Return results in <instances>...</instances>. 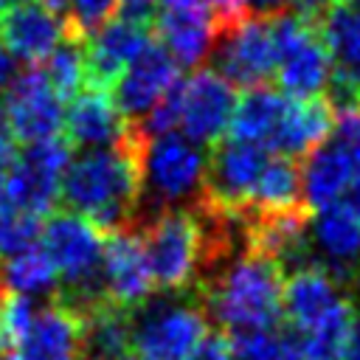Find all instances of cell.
<instances>
[{
    "label": "cell",
    "mask_w": 360,
    "mask_h": 360,
    "mask_svg": "<svg viewBox=\"0 0 360 360\" xmlns=\"http://www.w3.org/2000/svg\"><path fill=\"white\" fill-rule=\"evenodd\" d=\"M84 360H129V312L101 301L82 312Z\"/></svg>",
    "instance_id": "27"
},
{
    "label": "cell",
    "mask_w": 360,
    "mask_h": 360,
    "mask_svg": "<svg viewBox=\"0 0 360 360\" xmlns=\"http://www.w3.org/2000/svg\"><path fill=\"white\" fill-rule=\"evenodd\" d=\"M0 284L6 292L17 295H53L56 292V270L48 259L39 239L6 259H0Z\"/></svg>",
    "instance_id": "29"
},
{
    "label": "cell",
    "mask_w": 360,
    "mask_h": 360,
    "mask_svg": "<svg viewBox=\"0 0 360 360\" xmlns=\"http://www.w3.org/2000/svg\"><path fill=\"white\" fill-rule=\"evenodd\" d=\"M338 205L360 222V174H354V177L349 180V186H346L343 194L338 197Z\"/></svg>",
    "instance_id": "37"
},
{
    "label": "cell",
    "mask_w": 360,
    "mask_h": 360,
    "mask_svg": "<svg viewBox=\"0 0 360 360\" xmlns=\"http://www.w3.org/2000/svg\"><path fill=\"white\" fill-rule=\"evenodd\" d=\"M343 295H349V292L329 276V270L318 259H312L309 264H301V267L284 273L281 321L287 323L290 332L301 335L312 323H318Z\"/></svg>",
    "instance_id": "20"
},
{
    "label": "cell",
    "mask_w": 360,
    "mask_h": 360,
    "mask_svg": "<svg viewBox=\"0 0 360 360\" xmlns=\"http://www.w3.org/2000/svg\"><path fill=\"white\" fill-rule=\"evenodd\" d=\"M312 214L315 217H309V242L318 253L315 259L352 295L354 276L360 267V222L346 214L338 202Z\"/></svg>",
    "instance_id": "19"
},
{
    "label": "cell",
    "mask_w": 360,
    "mask_h": 360,
    "mask_svg": "<svg viewBox=\"0 0 360 360\" xmlns=\"http://www.w3.org/2000/svg\"><path fill=\"white\" fill-rule=\"evenodd\" d=\"M208 332L194 290H158L129 312V360H183Z\"/></svg>",
    "instance_id": "5"
},
{
    "label": "cell",
    "mask_w": 360,
    "mask_h": 360,
    "mask_svg": "<svg viewBox=\"0 0 360 360\" xmlns=\"http://www.w3.org/2000/svg\"><path fill=\"white\" fill-rule=\"evenodd\" d=\"M276 37V84L290 98L323 96L329 84V53L315 22L298 17L290 8L270 14Z\"/></svg>",
    "instance_id": "7"
},
{
    "label": "cell",
    "mask_w": 360,
    "mask_h": 360,
    "mask_svg": "<svg viewBox=\"0 0 360 360\" xmlns=\"http://www.w3.org/2000/svg\"><path fill=\"white\" fill-rule=\"evenodd\" d=\"M65 37H70L65 14L45 0H25L17 6H6L0 14L3 48L25 65L42 62Z\"/></svg>",
    "instance_id": "18"
},
{
    "label": "cell",
    "mask_w": 360,
    "mask_h": 360,
    "mask_svg": "<svg viewBox=\"0 0 360 360\" xmlns=\"http://www.w3.org/2000/svg\"><path fill=\"white\" fill-rule=\"evenodd\" d=\"M183 360H231V335L222 329H211L205 332L188 352Z\"/></svg>",
    "instance_id": "34"
},
{
    "label": "cell",
    "mask_w": 360,
    "mask_h": 360,
    "mask_svg": "<svg viewBox=\"0 0 360 360\" xmlns=\"http://www.w3.org/2000/svg\"><path fill=\"white\" fill-rule=\"evenodd\" d=\"M231 360H301L290 329H250L231 335Z\"/></svg>",
    "instance_id": "30"
},
{
    "label": "cell",
    "mask_w": 360,
    "mask_h": 360,
    "mask_svg": "<svg viewBox=\"0 0 360 360\" xmlns=\"http://www.w3.org/2000/svg\"><path fill=\"white\" fill-rule=\"evenodd\" d=\"M3 169H6V166H3V160H0V183H3Z\"/></svg>",
    "instance_id": "43"
},
{
    "label": "cell",
    "mask_w": 360,
    "mask_h": 360,
    "mask_svg": "<svg viewBox=\"0 0 360 360\" xmlns=\"http://www.w3.org/2000/svg\"><path fill=\"white\" fill-rule=\"evenodd\" d=\"M115 3L118 0H65V20L70 37L84 39L87 34H93L98 25H104L112 17Z\"/></svg>",
    "instance_id": "33"
},
{
    "label": "cell",
    "mask_w": 360,
    "mask_h": 360,
    "mask_svg": "<svg viewBox=\"0 0 360 360\" xmlns=\"http://www.w3.org/2000/svg\"><path fill=\"white\" fill-rule=\"evenodd\" d=\"M352 3H357V6H360V0H352Z\"/></svg>",
    "instance_id": "45"
},
{
    "label": "cell",
    "mask_w": 360,
    "mask_h": 360,
    "mask_svg": "<svg viewBox=\"0 0 360 360\" xmlns=\"http://www.w3.org/2000/svg\"><path fill=\"white\" fill-rule=\"evenodd\" d=\"M281 287L284 270L276 259L253 248H239L191 290L208 321H214L217 329L236 335L281 323Z\"/></svg>",
    "instance_id": "2"
},
{
    "label": "cell",
    "mask_w": 360,
    "mask_h": 360,
    "mask_svg": "<svg viewBox=\"0 0 360 360\" xmlns=\"http://www.w3.org/2000/svg\"><path fill=\"white\" fill-rule=\"evenodd\" d=\"M143 141L146 138L129 121L121 141L70 158L59 188V200H65L68 211L87 217L104 233L132 228L141 202Z\"/></svg>",
    "instance_id": "1"
},
{
    "label": "cell",
    "mask_w": 360,
    "mask_h": 360,
    "mask_svg": "<svg viewBox=\"0 0 360 360\" xmlns=\"http://www.w3.org/2000/svg\"><path fill=\"white\" fill-rule=\"evenodd\" d=\"M0 104L17 143H34L62 132L65 98L51 87L42 68L28 65L22 73H14L0 93Z\"/></svg>",
    "instance_id": "11"
},
{
    "label": "cell",
    "mask_w": 360,
    "mask_h": 360,
    "mask_svg": "<svg viewBox=\"0 0 360 360\" xmlns=\"http://www.w3.org/2000/svg\"><path fill=\"white\" fill-rule=\"evenodd\" d=\"M127 124L129 121L118 112L110 90L87 84L84 90L70 96V104L65 107V118H62V135L68 138L70 146L96 149L121 141Z\"/></svg>",
    "instance_id": "22"
},
{
    "label": "cell",
    "mask_w": 360,
    "mask_h": 360,
    "mask_svg": "<svg viewBox=\"0 0 360 360\" xmlns=\"http://www.w3.org/2000/svg\"><path fill=\"white\" fill-rule=\"evenodd\" d=\"M6 360H84L82 315L59 301L34 304L25 326L3 346Z\"/></svg>",
    "instance_id": "10"
},
{
    "label": "cell",
    "mask_w": 360,
    "mask_h": 360,
    "mask_svg": "<svg viewBox=\"0 0 360 360\" xmlns=\"http://www.w3.org/2000/svg\"><path fill=\"white\" fill-rule=\"evenodd\" d=\"M132 228L141 236L158 290H191L200 281L205 270V239L191 202L149 214Z\"/></svg>",
    "instance_id": "4"
},
{
    "label": "cell",
    "mask_w": 360,
    "mask_h": 360,
    "mask_svg": "<svg viewBox=\"0 0 360 360\" xmlns=\"http://www.w3.org/2000/svg\"><path fill=\"white\" fill-rule=\"evenodd\" d=\"M146 28L129 25L124 20H107L93 34L82 39L84 53V84H96L110 90L112 82L121 76V70L143 51L149 42Z\"/></svg>",
    "instance_id": "21"
},
{
    "label": "cell",
    "mask_w": 360,
    "mask_h": 360,
    "mask_svg": "<svg viewBox=\"0 0 360 360\" xmlns=\"http://www.w3.org/2000/svg\"><path fill=\"white\" fill-rule=\"evenodd\" d=\"M101 284L107 301L132 312L155 292L149 262L135 228H118L104 233L101 248Z\"/></svg>",
    "instance_id": "16"
},
{
    "label": "cell",
    "mask_w": 360,
    "mask_h": 360,
    "mask_svg": "<svg viewBox=\"0 0 360 360\" xmlns=\"http://www.w3.org/2000/svg\"><path fill=\"white\" fill-rule=\"evenodd\" d=\"M357 301L343 295L318 323L298 335V354L301 360H340L357 318Z\"/></svg>",
    "instance_id": "28"
},
{
    "label": "cell",
    "mask_w": 360,
    "mask_h": 360,
    "mask_svg": "<svg viewBox=\"0 0 360 360\" xmlns=\"http://www.w3.org/2000/svg\"><path fill=\"white\" fill-rule=\"evenodd\" d=\"M39 245L56 270L59 301L79 315L107 301L101 284V248L104 231L76 211H56L39 228Z\"/></svg>",
    "instance_id": "3"
},
{
    "label": "cell",
    "mask_w": 360,
    "mask_h": 360,
    "mask_svg": "<svg viewBox=\"0 0 360 360\" xmlns=\"http://www.w3.org/2000/svg\"><path fill=\"white\" fill-rule=\"evenodd\" d=\"M236 104V87L214 68H200L188 79H180L177 129L200 146L217 143L231 124Z\"/></svg>",
    "instance_id": "12"
},
{
    "label": "cell",
    "mask_w": 360,
    "mask_h": 360,
    "mask_svg": "<svg viewBox=\"0 0 360 360\" xmlns=\"http://www.w3.org/2000/svg\"><path fill=\"white\" fill-rule=\"evenodd\" d=\"M177 79H180L177 62L169 56V51L160 42L149 39L143 51L112 82L110 96L127 121H141Z\"/></svg>",
    "instance_id": "17"
},
{
    "label": "cell",
    "mask_w": 360,
    "mask_h": 360,
    "mask_svg": "<svg viewBox=\"0 0 360 360\" xmlns=\"http://www.w3.org/2000/svg\"><path fill=\"white\" fill-rule=\"evenodd\" d=\"M17 73V68H14V56L3 48V42H0V93H3V87L11 82V76Z\"/></svg>",
    "instance_id": "40"
},
{
    "label": "cell",
    "mask_w": 360,
    "mask_h": 360,
    "mask_svg": "<svg viewBox=\"0 0 360 360\" xmlns=\"http://www.w3.org/2000/svg\"><path fill=\"white\" fill-rule=\"evenodd\" d=\"M208 59L233 87L270 84L276 73V37L270 14L245 11L219 25Z\"/></svg>",
    "instance_id": "9"
},
{
    "label": "cell",
    "mask_w": 360,
    "mask_h": 360,
    "mask_svg": "<svg viewBox=\"0 0 360 360\" xmlns=\"http://www.w3.org/2000/svg\"><path fill=\"white\" fill-rule=\"evenodd\" d=\"M0 360H6V354H0Z\"/></svg>",
    "instance_id": "46"
},
{
    "label": "cell",
    "mask_w": 360,
    "mask_h": 360,
    "mask_svg": "<svg viewBox=\"0 0 360 360\" xmlns=\"http://www.w3.org/2000/svg\"><path fill=\"white\" fill-rule=\"evenodd\" d=\"M158 3L160 0H118L112 14H115V20H124L129 25L152 31L155 28V17H158Z\"/></svg>",
    "instance_id": "35"
},
{
    "label": "cell",
    "mask_w": 360,
    "mask_h": 360,
    "mask_svg": "<svg viewBox=\"0 0 360 360\" xmlns=\"http://www.w3.org/2000/svg\"><path fill=\"white\" fill-rule=\"evenodd\" d=\"M205 152L186 135L166 132L143 141L141 149V202L138 219L191 202L202 191Z\"/></svg>",
    "instance_id": "6"
},
{
    "label": "cell",
    "mask_w": 360,
    "mask_h": 360,
    "mask_svg": "<svg viewBox=\"0 0 360 360\" xmlns=\"http://www.w3.org/2000/svg\"><path fill=\"white\" fill-rule=\"evenodd\" d=\"M42 217L11 202L0 188V259L34 245L39 239Z\"/></svg>",
    "instance_id": "32"
},
{
    "label": "cell",
    "mask_w": 360,
    "mask_h": 360,
    "mask_svg": "<svg viewBox=\"0 0 360 360\" xmlns=\"http://www.w3.org/2000/svg\"><path fill=\"white\" fill-rule=\"evenodd\" d=\"M301 163L287 155H270L264 158L256 183L250 188L248 205L242 211L250 214H281L301 208Z\"/></svg>",
    "instance_id": "26"
},
{
    "label": "cell",
    "mask_w": 360,
    "mask_h": 360,
    "mask_svg": "<svg viewBox=\"0 0 360 360\" xmlns=\"http://www.w3.org/2000/svg\"><path fill=\"white\" fill-rule=\"evenodd\" d=\"M208 3H211L214 14H217V22L219 25H225V22H231V20H236L239 14L248 11L245 8V0H208Z\"/></svg>",
    "instance_id": "38"
},
{
    "label": "cell",
    "mask_w": 360,
    "mask_h": 360,
    "mask_svg": "<svg viewBox=\"0 0 360 360\" xmlns=\"http://www.w3.org/2000/svg\"><path fill=\"white\" fill-rule=\"evenodd\" d=\"M42 73L51 82V87L68 101L84 87V53H82V39L79 37H65L45 59H42Z\"/></svg>",
    "instance_id": "31"
},
{
    "label": "cell",
    "mask_w": 360,
    "mask_h": 360,
    "mask_svg": "<svg viewBox=\"0 0 360 360\" xmlns=\"http://www.w3.org/2000/svg\"><path fill=\"white\" fill-rule=\"evenodd\" d=\"M245 8L253 14H276L287 8V0H245Z\"/></svg>",
    "instance_id": "39"
},
{
    "label": "cell",
    "mask_w": 360,
    "mask_h": 360,
    "mask_svg": "<svg viewBox=\"0 0 360 360\" xmlns=\"http://www.w3.org/2000/svg\"><path fill=\"white\" fill-rule=\"evenodd\" d=\"M290 6H292V11L298 14V17H304V20H309V22H318L332 6H338L340 0H287Z\"/></svg>",
    "instance_id": "36"
},
{
    "label": "cell",
    "mask_w": 360,
    "mask_h": 360,
    "mask_svg": "<svg viewBox=\"0 0 360 360\" xmlns=\"http://www.w3.org/2000/svg\"><path fill=\"white\" fill-rule=\"evenodd\" d=\"M264 158L267 152L262 146L222 135L217 143H211V152L205 155V177L200 197L236 217L248 205L250 188Z\"/></svg>",
    "instance_id": "13"
},
{
    "label": "cell",
    "mask_w": 360,
    "mask_h": 360,
    "mask_svg": "<svg viewBox=\"0 0 360 360\" xmlns=\"http://www.w3.org/2000/svg\"><path fill=\"white\" fill-rule=\"evenodd\" d=\"M3 292H6V290H3V284H0V298H3Z\"/></svg>",
    "instance_id": "44"
},
{
    "label": "cell",
    "mask_w": 360,
    "mask_h": 360,
    "mask_svg": "<svg viewBox=\"0 0 360 360\" xmlns=\"http://www.w3.org/2000/svg\"><path fill=\"white\" fill-rule=\"evenodd\" d=\"M340 360H360V318H354V326H352V335H349V343Z\"/></svg>",
    "instance_id": "41"
},
{
    "label": "cell",
    "mask_w": 360,
    "mask_h": 360,
    "mask_svg": "<svg viewBox=\"0 0 360 360\" xmlns=\"http://www.w3.org/2000/svg\"><path fill=\"white\" fill-rule=\"evenodd\" d=\"M73 158V146L65 135H51L34 143H22L3 169V194L20 208L48 217L59 202L62 174Z\"/></svg>",
    "instance_id": "8"
},
{
    "label": "cell",
    "mask_w": 360,
    "mask_h": 360,
    "mask_svg": "<svg viewBox=\"0 0 360 360\" xmlns=\"http://www.w3.org/2000/svg\"><path fill=\"white\" fill-rule=\"evenodd\" d=\"M301 200L309 211H321L326 205H335L349 180L357 174L352 166V158L346 149L326 138L321 146H315L307 158H301Z\"/></svg>",
    "instance_id": "24"
},
{
    "label": "cell",
    "mask_w": 360,
    "mask_h": 360,
    "mask_svg": "<svg viewBox=\"0 0 360 360\" xmlns=\"http://www.w3.org/2000/svg\"><path fill=\"white\" fill-rule=\"evenodd\" d=\"M329 132H332V107L323 96L290 98L267 152L301 160L315 146H321L329 138Z\"/></svg>",
    "instance_id": "23"
},
{
    "label": "cell",
    "mask_w": 360,
    "mask_h": 360,
    "mask_svg": "<svg viewBox=\"0 0 360 360\" xmlns=\"http://www.w3.org/2000/svg\"><path fill=\"white\" fill-rule=\"evenodd\" d=\"M315 25L332 65L323 98L329 107L360 104V6L340 0Z\"/></svg>",
    "instance_id": "14"
},
{
    "label": "cell",
    "mask_w": 360,
    "mask_h": 360,
    "mask_svg": "<svg viewBox=\"0 0 360 360\" xmlns=\"http://www.w3.org/2000/svg\"><path fill=\"white\" fill-rule=\"evenodd\" d=\"M152 31L177 68H197L208 59L219 22L208 0H160Z\"/></svg>",
    "instance_id": "15"
},
{
    "label": "cell",
    "mask_w": 360,
    "mask_h": 360,
    "mask_svg": "<svg viewBox=\"0 0 360 360\" xmlns=\"http://www.w3.org/2000/svg\"><path fill=\"white\" fill-rule=\"evenodd\" d=\"M17 3H25V0H0L3 8H6V6H17Z\"/></svg>",
    "instance_id": "42"
},
{
    "label": "cell",
    "mask_w": 360,
    "mask_h": 360,
    "mask_svg": "<svg viewBox=\"0 0 360 360\" xmlns=\"http://www.w3.org/2000/svg\"><path fill=\"white\" fill-rule=\"evenodd\" d=\"M287 101H290V96H284L278 87H270V84L245 87V93L236 96L225 135L256 143L267 152L270 141L281 124V115L287 110Z\"/></svg>",
    "instance_id": "25"
}]
</instances>
